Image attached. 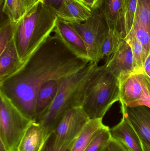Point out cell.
I'll list each match as a JSON object with an SVG mask.
<instances>
[{
    "label": "cell",
    "instance_id": "obj_1",
    "mask_svg": "<svg viewBox=\"0 0 150 151\" xmlns=\"http://www.w3.org/2000/svg\"><path fill=\"white\" fill-rule=\"evenodd\" d=\"M90 62L77 56L56 35H50L17 72L0 82V92L26 118L35 121L40 88L49 80L65 78L80 71Z\"/></svg>",
    "mask_w": 150,
    "mask_h": 151
},
{
    "label": "cell",
    "instance_id": "obj_2",
    "mask_svg": "<svg viewBox=\"0 0 150 151\" xmlns=\"http://www.w3.org/2000/svg\"><path fill=\"white\" fill-rule=\"evenodd\" d=\"M98 66L97 63L90 61L82 70L66 77L61 83L52 105L35 121L42 127L47 137L67 111L82 107L87 88Z\"/></svg>",
    "mask_w": 150,
    "mask_h": 151
},
{
    "label": "cell",
    "instance_id": "obj_3",
    "mask_svg": "<svg viewBox=\"0 0 150 151\" xmlns=\"http://www.w3.org/2000/svg\"><path fill=\"white\" fill-rule=\"evenodd\" d=\"M58 19L53 9L40 1L16 23L14 41L23 63L53 32Z\"/></svg>",
    "mask_w": 150,
    "mask_h": 151
},
{
    "label": "cell",
    "instance_id": "obj_4",
    "mask_svg": "<svg viewBox=\"0 0 150 151\" xmlns=\"http://www.w3.org/2000/svg\"><path fill=\"white\" fill-rule=\"evenodd\" d=\"M120 100V84L105 65L98 66L87 88L82 108L90 119H103Z\"/></svg>",
    "mask_w": 150,
    "mask_h": 151
},
{
    "label": "cell",
    "instance_id": "obj_5",
    "mask_svg": "<svg viewBox=\"0 0 150 151\" xmlns=\"http://www.w3.org/2000/svg\"><path fill=\"white\" fill-rule=\"evenodd\" d=\"M32 122L0 92V141L9 150L17 151L22 137Z\"/></svg>",
    "mask_w": 150,
    "mask_h": 151
},
{
    "label": "cell",
    "instance_id": "obj_6",
    "mask_svg": "<svg viewBox=\"0 0 150 151\" xmlns=\"http://www.w3.org/2000/svg\"><path fill=\"white\" fill-rule=\"evenodd\" d=\"M92 10L91 16L84 22L68 24L84 42L90 60L98 64L102 59L101 49L109 29L99 9L94 7Z\"/></svg>",
    "mask_w": 150,
    "mask_h": 151
},
{
    "label": "cell",
    "instance_id": "obj_7",
    "mask_svg": "<svg viewBox=\"0 0 150 151\" xmlns=\"http://www.w3.org/2000/svg\"><path fill=\"white\" fill-rule=\"evenodd\" d=\"M90 120L82 107L67 111L53 131L54 145L57 150L71 149L76 139Z\"/></svg>",
    "mask_w": 150,
    "mask_h": 151
},
{
    "label": "cell",
    "instance_id": "obj_8",
    "mask_svg": "<svg viewBox=\"0 0 150 151\" xmlns=\"http://www.w3.org/2000/svg\"><path fill=\"white\" fill-rule=\"evenodd\" d=\"M105 65L120 85L130 76L137 73L132 48L125 39H122L117 49L108 57Z\"/></svg>",
    "mask_w": 150,
    "mask_h": 151
},
{
    "label": "cell",
    "instance_id": "obj_9",
    "mask_svg": "<svg viewBox=\"0 0 150 151\" xmlns=\"http://www.w3.org/2000/svg\"><path fill=\"white\" fill-rule=\"evenodd\" d=\"M97 8L102 13L109 30L125 39L127 36L125 0H101Z\"/></svg>",
    "mask_w": 150,
    "mask_h": 151
},
{
    "label": "cell",
    "instance_id": "obj_10",
    "mask_svg": "<svg viewBox=\"0 0 150 151\" xmlns=\"http://www.w3.org/2000/svg\"><path fill=\"white\" fill-rule=\"evenodd\" d=\"M121 104V111L134 127L141 142L150 147V108L144 105L127 106Z\"/></svg>",
    "mask_w": 150,
    "mask_h": 151
},
{
    "label": "cell",
    "instance_id": "obj_11",
    "mask_svg": "<svg viewBox=\"0 0 150 151\" xmlns=\"http://www.w3.org/2000/svg\"><path fill=\"white\" fill-rule=\"evenodd\" d=\"M130 31L134 32L148 56L150 54V0H137Z\"/></svg>",
    "mask_w": 150,
    "mask_h": 151
},
{
    "label": "cell",
    "instance_id": "obj_12",
    "mask_svg": "<svg viewBox=\"0 0 150 151\" xmlns=\"http://www.w3.org/2000/svg\"><path fill=\"white\" fill-rule=\"evenodd\" d=\"M53 32L77 56L91 61L84 42L68 23L58 19Z\"/></svg>",
    "mask_w": 150,
    "mask_h": 151
},
{
    "label": "cell",
    "instance_id": "obj_13",
    "mask_svg": "<svg viewBox=\"0 0 150 151\" xmlns=\"http://www.w3.org/2000/svg\"><path fill=\"white\" fill-rule=\"evenodd\" d=\"M59 19L69 24H79L91 17L92 9L80 0H64L61 6L54 10Z\"/></svg>",
    "mask_w": 150,
    "mask_h": 151
},
{
    "label": "cell",
    "instance_id": "obj_14",
    "mask_svg": "<svg viewBox=\"0 0 150 151\" xmlns=\"http://www.w3.org/2000/svg\"><path fill=\"white\" fill-rule=\"evenodd\" d=\"M111 138L124 145L129 151H143L141 142L124 114L120 122L109 129Z\"/></svg>",
    "mask_w": 150,
    "mask_h": 151
},
{
    "label": "cell",
    "instance_id": "obj_15",
    "mask_svg": "<svg viewBox=\"0 0 150 151\" xmlns=\"http://www.w3.org/2000/svg\"><path fill=\"white\" fill-rule=\"evenodd\" d=\"M24 64L19 58L13 39L0 53V82L17 72Z\"/></svg>",
    "mask_w": 150,
    "mask_h": 151
},
{
    "label": "cell",
    "instance_id": "obj_16",
    "mask_svg": "<svg viewBox=\"0 0 150 151\" xmlns=\"http://www.w3.org/2000/svg\"><path fill=\"white\" fill-rule=\"evenodd\" d=\"M66 78L49 80L39 89L36 102L37 119L52 105L56 97L60 85Z\"/></svg>",
    "mask_w": 150,
    "mask_h": 151
},
{
    "label": "cell",
    "instance_id": "obj_17",
    "mask_svg": "<svg viewBox=\"0 0 150 151\" xmlns=\"http://www.w3.org/2000/svg\"><path fill=\"white\" fill-rule=\"evenodd\" d=\"M47 138L41 126L32 122L25 132L17 151H41Z\"/></svg>",
    "mask_w": 150,
    "mask_h": 151
},
{
    "label": "cell",
    "instance_id": "obj_18",
    "mask_svg": "<svg viewBox=\"0 0 150 151\" xmlns=\"http://www.w3.org/2000/svg\"><path fill=\"white\" fill-rule=\"evenodd\" d=\"M144 90L138 73L129 76L120 85V102L127 105L140 100L143 96Z\"/></svg>",
    "mask_w": 150,
    "mask_h": 151
},
{
    "label": "cell",
    "instance_id": "obj_19",
    "mask_svg": "<svg viewBox=\"0 0 150 151\" xmlns=\"http://www.w3.org/2000/svg\"><path fill=\"white\" fill-rule=\"evenodd\" d=\"M102 119H90L71 147L70 151H84L95 132L104 126Z\"/></svg>",
    "mask_w": 150,
    "mask_h": 151
},
{
    "label": "cell",
    "instance_id": "obj_20",
    "mask_svg": "<svg viewBox=\"0 0 150 151\" xmlns=\"http://www.w3.org/2000/svg\"><path fill=\"white\" fill-rule=\"evenodd\" d=\"M132 48L137 73H144V66L147 58L143 47L132 31L128 33L125 39Z\"/></svg>",
    "mask_w": 150,
    "mask_h": 151
},
{
    "label": "cell",
    "instance_id": "obj_21",
    "mask_svg": "<svg viewBox=\"0 0 150 151\" xmlns=\"http://www.w3.org/2000/svg\"><path fill=\"white\" fill-rule=\"evenodd\" d=\"M1 10L9 19L16 23L26 13L23 0H4Z\"/></svg>",
    "mask_w": 150,
    "mask_h": 151
},
{
    "label": "cell",
    "instance_id": "obj_22",
    "mask_svg": "<svg viewBox=\"0 0 150 151\" xmlns=\"http://www.w3.org/2000/svg\"><path fill=\"white\" fill-rule=\"evenodd\" d=\"M109 128L104 125L98 129L84 151H101L111 139Z\"/></svg>",
    "mask_w": 150,
    "mask_h": 151
},
{
    "label": "cell",
    "instance_id": "obj_23",
    "mask_svg": "<svg viewBox=\"0 0 150 151\" xmlns=\"http://www.w3.org/2000/svg\"><path fill=\"white\" fill-rule=\"evenodd\" d=\"M16 24L8 18L1 21L0 27V53L14 39Z\"/></svg>",
    "mask_w": 150,
    "mask_h": 151
},
{
    "label": "cell",
    "instance_id": "obj_24",
    "mask_svg": "<svg viewBox=\"0 0 150 151\" xmlns=\"http://www.w3.org/2000/svg\"><path fill=\"white\" fill-rule=\"evenodd\" d=\"M144 90L143 96L140 100L125 105L127 106L144 105L150 108V78L144 73H138Z\"/></svg>",
    "mask_w": 150,
    "mask_h": 151
},
{
    "label": "cell",
    "instance_id": "obj_25",
    "mask_svg": "<svg viewBox=\"0 0 150 151\" xmlns=\"http://www.w3.org/2000/svg\"><path fill=\"white\" fill-rule=\"evenodd\" d=\"M121 38L109 30V33L107 36L102 46L101 49V58L105 57H109L117 49L121 40Z\"/></svg>",
    "mask_w": 150,
    "mask_h": 151
},
{
    "label": "cell",
    "instance_id": "obj_26",
    "mask_svg": "<svg viewBox=\"0 0 150 151\" xmlns=\"http://www.w3.org/2000/svg\"><path fill=\"white\" fill-rule=\"evenodd\" d=\"M137 4V0H125V23L127 35L132 28Z\"/></svg>",
    "mask_w": 150,
    "mask_h": 151
},
{
    "label": "cell",
    "instance_id": "obj_27",
    "mask_svg": "<svg viewBox=\"0 0 150 151\" xmlns=\"http://www.w3.org/2000/svg\"><path fill=\"white\" fill-rule=\"evenodd\" d=\"M101 151H129L127 148L119 142L111 138Z\"/></svg>",
    "mask_w": 150,
    "mask_h": 151
},
{
    "label": "cell",
    "instance_id": "obj_28",
    "mask_svg": "<svg viewBox=\"0 0 150 151\" xmlns=\"http://www.w3.org/2000/svg\"><path fill=\"white\" fill-rule=\"evenodd\" d=\"M69 150H57L54 145V137L53 134L49 136L45 142V144L41 151H70Z\"/></svg>",
    "mask_w": 150,
    "mask_h": 151
},
{
    "label": "cell",
    "instance_id": "obj_29",
    "mask_svg": "<svg viewBox=\"0 0 150 151\" xmlns=\"http://www.w3.org/2000/svg\"><path fill=\"white\" fill-rule=\"evenodd\" d=\"M63 1L64 0H41V1L45 5L55 10L61 6Z\"/></svg>",
    "mask_w": 150,
    "mask_h": 151
},
{
    "label": "cell",
    "instance_id": "obj_30",
    "mask_svg": "<svg viewBox=\"0 0 150 151\" xmlns=\"http://www.w3.org/2000/svg\"><path fill=\"white\" fill-rule=\"evenodd\" d=\"M26 12L29 11L34 5L41 1V0H23Z\"/></svg>",
    "mask_w": 150,
    "mask_h": 151
},
{
    "label": "cell",
    "instance_id": "obj_31",
    "mask_svg": "<svg viewBox=\"0 0 150 151\" xmlns=\"http://www.w3.org/2000/svg\"><path fill=\"white\" fill-rule=\"evenodd\" d=\"M144 73L150 78V54L147 57L144 63Z\"/></svg>",
    "mask_w": 150,
    "mask_h": 151
},
{
    "label": "cell",
    "instance_id": "obj_32",
    "mask_svg": "<svg viewBox=\"0 0 150 151\" xmlns=\"http://www.w3.org/2000/svg\"><path fill=\"white\" fill-rule=\"evenodd\" d=\"M83 2L87 4L91 9L97 7L98 5L101 0H81Z\"/></svg>",
    "mask_w": 150,
    "mask_h": 151
},
{
    "label": "cell",
    "instance_id": "obj_33",
    "mask_svg": "<svg viewBox=\"0 0 150 151\" xmlns=\"http://www.w3.org/2000/svg\"><path fill=\"white\" fill-rule=\"evenodd\" d=\"M0 151H10L3 142L0 141Z\"/></svg>",
    "mask_w": 150,
    "mask_h": 151
},
{
    "label": "cell",
    "instance_id": "obj_34",
    "mask_svg": "<svg viewBox=\"0 0 150 151\" xmlns=\"http://www.w3.org/2000/svg\"><path fill=\"white\" fill-rule=\"evenodd\" d=\"M142 145L143 149V151H150V147L149 145H147L145 143L142 142Z\"/></svg>",
    "mask_w": 150,
    "mask_h": 151
},
{
    "label": "cell",
    "instance_id": "obj_35",
    "mask_svg": "<svg viewBox=\"0 0 150 151\" xmlns=\"http://www.w3.org/2000/svg\"><path fill=\"white\" fill-rule=\"evenodd\" d=\"M4 1V0H0V4H1V6L2 4H3Z\"/></svg>",
    "mask_w": 150,
    "mask_h": 151
},
{
    "label": "cell",
    "instance_id": "obj_36",
    "mask_svg": "<svg viewBox=\"0 0 150 151\" xmlns=\"http://www.w3.org/2000/svg\"></svg>",
    "mask_w": 150,
    "mask_h": 151
},
{
    "label": "cell",
    "instance_id": "obj_37",
    "mask_svg": "<svg viewBox=\"0 0 150 151\" xmlns=\"http://www.w3.org/2000/svg\"></svg>",
    "mask_w": 150,
    "mask_h": 151
}]
</instances>
